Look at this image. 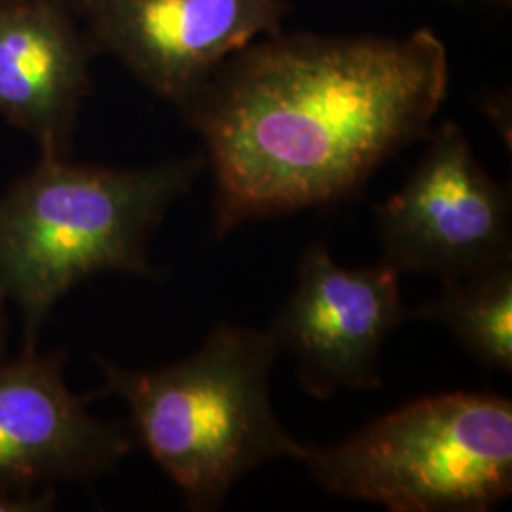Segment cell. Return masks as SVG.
I'll list each match as a JSON object with an SVG mask.
<instances>
[{
	"label": "cell",
	"mask_w": 512,
	"mask_h": 512,
	"mask_svg": "<svg viewBox=\"0 0 512 512\" xmlns=\"http://www.w3.org/2000/svg\"><path fill=\"white\" fill-rule=\"evenodd\" d=\"M431 29L408 37L283 31L230 55L183 107L215 179V230L355 200L425 139L448 92Z\"/></svg>",
	"instance_id": "obj_1"
},
{
	"label": "cell",
	"mask_w": 512,
	"mask_h": 512,
	"mask_svg": "<svg viewBox=\"0 0 512 512\" xmlns=\"http://www.w3.org/2000/svg\"><path fill=\"white\" fill-rule=\"evenodd\" d=\"M205 164L192 156L114 169L40 156L0 196V283L23 317V351L37 349L50 311L84 279L160 277L148 258L150 239Z\"/></svg>",
	"instance_id": "obj_2"
},
{
	"label": "cell",
	"mask_w": 512,
	"mask_h": 512,
	"mask_svg": "<svg viewBox=\"0 0 512 512\" xmlns=\"http://www.w3.org/2000/svg\"><path fill=\"white\" fill-rule=\"evenodd\" d=\"M272 332L220 323L175 365L129 370L95 357L103 385L128 406L135 444L183 494L190 511H215L239 480L266 461L296 458L302 442L270 403L277 357Z\"/></svg>",
	"instance_id": "obj_3"
},
{
	"label": "cell",
	"mask_w": 512,
	"mask_h": 512,
	"mask_svg": "<svg viewBox=\"0 0 512 512\" xmlns=\"http://www.w3.org/2000/svg\"><path fill=\"white\" fill-rule=\"evenodd\" d=\"M296 461L329 494L393 512L492 511L512 492V403L454 391L406 404Z\"/></svg>",
	"instance_id": "obj_4"
},
{
	"label": "cell",
	"mask_w": 512,
	"mask_h": 512,
	"mask_svg": "<svg viewBox=\"0 0 512 512\" xmlns=\"http://www.w3.org/2000/svg\"><path fill=\"white\" fill-rule=\"evenodd\" d=\"M425 139L403 188L374 209L385 262L444 283L512 258L509 188L486 173L458 124Z\"/></svg>",
	"instance_id": "obj_5"
},
{
	"label": "cell",
	"mask_w": 512,
	"mask_h": 512,
	"mask_svg": "<svg viewBox=\"0 0 512 512\" xmlns=\"http://www.w3.org/2000/svg\"><path fill=\"white\" fill-rule=\"evenodd\" d=\"M69 2L95 54L114 55L177 109L230 55L279 35L291 12V0Z\"/></svg>",
	"instance_id": "obj_6"
},
{
	"label": "cell",
	"mask_w": 512,
	"mask_h": 512,
	"mask_svg": "<svg viewBox=\"0 0 512 512\" xmlns=\"http://www.w3.org/2000/svg\"><path fill=\"white\" fill-rule=\"evenodd\" d=\"M406 319L401 274L389 262L349 270L317 241L302 256L296 287L270 332L293 357L302 389L329 399L340 389L382 385L384 342Z\"/></svg>",
	"instance_id": "obj_7"
},
{
	"label": "cell",
	"mask_w": 512,
	"mask_h": 512,
	"mask_svg": "<svg viewBox=\"0 0 512 512\" xmlns=\"http://www.w3.org/2000/svg\"><path fill=\"white\" fill-rule=\"evenodd\" d=\"M63 353L0 361V488L92 482L135 446L129 425L95 418L65 380Z\"/></svg>",
	"instance_id": "obj_8"
},
{
	"label": "cell",
	"mask_w": 512,
	"mask_h": 512,
	"mask_svg": "<svg viewBox=\"0 0 512 512\" xmlns=\"http://www.w3.org/2000/svg\"><path fill=\"white\" fill-rule=\"evenodd\" d=\"M95 55L69 0H0V116L40 156H71Z\"/></svg>",
	"instance_id": "obj_9"
},
{
	"label": "cell",
	"mask_w": 512,
	"mask_h": 512,
	"mask_svg": "<svg viewBox=\"0 0 512 512\" xmlns=\"http://www.w3.org/2000/svg\"><path fill=\"white\" fill-rule=\"evenodd\" d=\"M410 319L440 323L488 370L512 372V258L444 281L442 293L410 310Z\"/></svg>",
	"instance_id": "obj_10"
},
{
	"label": "cell",
	"mask_w": 512,
	"mask_h": 512,
	"mask_svg": "<svg viewBox=\"0 0 512 512\" xmlns=\"http://www.w3.org/2000/svg\"><path fill=\"white\" fill-rule=\"evenodd\" d=\"M55 505V486L0 488V512H46Z\"/></svg>",
	"instance_id": "obj_11"
},
{
	"label": "cell",
	"mask_w": 512,
	"mask_h": 512,
	"mask_svg": "<svg viewBox=\"0 0 512 512\" xmlns=\"http://www.w3.org/2000/svg\"><path fill=\"white\" fill-rule=\"evenodd\" d=\"M6 302L8 294L0 283V361L6 359V340H8V319H6Z\"/></svg>",
	"instance_id": "obj_12"
},
{
	"label": "cell",
	"mask_w": 512,
	"mask_h": 512,
	"mask_svg": "<svg viewBox=\"0 0 512 512\" xmlns=\"http://www.w3.org/2000/svg\"><path fill=\"white\" fill-rule=\"evenodd\" d=\"M490 2H503V4H511V0H490Z\"/></svg>",
	"instance_id": "obj_13"
}]
</instances>
